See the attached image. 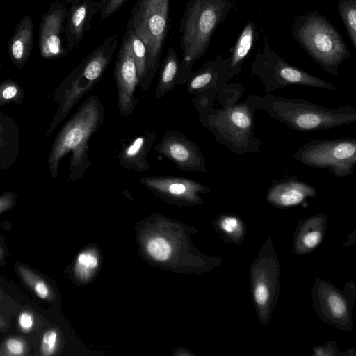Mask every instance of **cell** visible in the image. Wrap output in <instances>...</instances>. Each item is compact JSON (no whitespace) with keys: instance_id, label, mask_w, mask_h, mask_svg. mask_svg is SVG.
<instances>
[{"instance_id":"1","label":"cell","mask_w":356,"mask_h":356,"mask_svg":"<svg viewBox=\"0 0 356 356\" xmlns=\"http://www.w3.org/2000/svg\"><path fill=\"white\" fill-rule=\"evenodd\" d=\"M238 83H228L211 100H192L198 118L219 143L237 154L257 153L261 141L254 134L255 110Z\"/></svg>"},{"instance_id":"3","label":"cell","mask_w":356,"mask_h":356,"mask_svg":"<svg viewBox=\"0 0 356 356\" xmlns=\"http://www.w3.org/2000/svg\"><path fill=\"white\" fill-rule=\"evenodd\" d=\"M246 99L254 110L298 131H323L356 121V109L349 105L327 108L309 100L248 94Z\"/></svg>"},{"instance_id":"6","label":"cell","mask_w":356,"mask_h":356,"mask_svg":"<svg viewBox=\"0 0 356 356\" xmlns=\"http://www.w3.org/2000/svg\"><path fill=\"white\" fill-rule=\"evenodd\" d=\"M169 9L170 0H138L131 8L128 23L147 51L145 74L138 85L140 91L149 89L158 70L168 29Z\"/></svg>"},{"instance_id":"11","label":"cell","mask_w":356,"mask_h":356,"mask_svg":"<svg viewBox=\"0 0 356 356\" xmlns=\"http://www.w3.org/2000/svg\"><path fill=\"white\" fill-rule=\"evenodd\" d=\"M229 81L227 78L226 59L218 54L209 60L195 72L186 83V90L193 95L192 100H211Z\"/></svg>"},{"instance_id":"40","label":"cell","mask_w":356,"mask_h":356,"mask_svg":"<svg viewBox=\"0 0 356 356\" xmlns=\"http://www.w3.org/2000/svg\"><path fill=\"white\" fill-rule=\"evenodd\" d=\"M280 1H283V0H280Z\"/></svg>"},{"instance_id":"24","label":"cell","mask_w":356,"mask_h":356,"mask_svg":"<svg viewBox=\"0 0 356 356\" xmlns=\"http://www.w3.org/2000/svg\"><path fill=\"white\" fill-rule=\"evenodd\" d=\"M337 8L352 45L356 49V0H340Z\"/></svg>"},{"instance_id":"31","label":"cell","mask_w":356,"mask_h":356,"mask_svg":"<svg viewBox=\"0 0 356 356\" xmlns=\"http://www.w3.org/2000/svg\"><path fill=\"white\" fill-rule=\"evenodd\" d=\"M128 0H100L99 13L102 19H106L114 14Z\"/></svg>"},{"instance_id":"10","label":"cell","mask_w":356,"mask_h":356,"mask_svg":"<svg viewBox=\"0 0 356 356\" xmlns=\"http://www.w3.org/2000/svg\"><path fill=\"white\" fill-rule=\"evenodd\" d=\"M114 77L117 86V104L119 113L123 117H129L134 112L138 103L135 93L139 81L134 58L125 33L117 54Z\"/></svg>"},{"instance_id":"34","label":"cell","mask_w":356,"mask_h":356,"mask_svg":"<svg viewBox=\"0 0 356 356\" xmlns=\"http://www.w3.org/2000/svg\"><path fill=\"white\" fill-rule=\"evenodd\" d=\"M15 195L6 193L0 197V213L11 208L15 202Z\"/></svg>"},{"instance_id":"21","label":"cell","mask_w":356,"mask_h":356,"mask_svg":"<svg viewBox=\"0 0 356 356\" xmlns=\"http://www.w3.org/2000/svg\"><path fill=\"white\" fill-rule=\"evenodd\" d=\"M326 216L318 215L307 219L297 238V245L301 251L312 250L320 243L323 236L322 225Z\"/></svg>"},{"instance_id":"17","label":"cell","mask_w":356,"mask_h":356,"mask_svg":"<svg viewBox=\"0 0 356 356\" xmlns=\"http://www.w3.org/2000/svg\"><path fill=\"white\" fill-rule=\"evenodd\" d=\"M157 138L154 131H145L123 144L118 152L120 165L124 169L138 172L150 169L147 155Z\"/></svg>"},{"instance_id":"30","label":"cell","mask_w":356,"mask_h":356,"mask_svg":"<svg viewBox=\"0 0 356 356\" xmlns=\"http://www.w3.org/2000/svg\"><path fill=\"white\" fill-rule=\"evenodd\" d=\"M97 259L89 253H81L77 258L76 273L79 277H85L87 270L94 268L97 266Z\"/></svg>"},{"instance_id":"27","label":"cell","mask_w":356,"mask_h":356,"mask_svg":"<svg viewBox=\"0 0 356 356\" xmlns=\"http://www.w3.org/2000/svg\"><path fill=\"white\" fill-rule=\"evenodd\" d=\"M22 96L23 90L15 81L6 80L0 83V106L17 102Z\"/></svg>"},{"instance_id":"18","label":"cell","mask_w":356,"mask_h":356,"mask_svg":"<svg viewBox=\"0 0 356 356\" xmlns=\"http://www.w3.org/2000/svg\"><path fill=\"white\" fill-rule=\"evenodd\" d=\"M258 36L257 24L251 21L248 22L231 49L229 57L226 59L229 81L241 73L242 66L252 51Z\"/></svg>"},{"instance_id":"37","label":"cell","mask_w":356,"mask_h":356,"mask_svg":"<svg viewBox=\"0 0 356 356\" xmlns=\"http://www.w3.org/2000/svg\"><path fill=\"white\" fill-rule=\"evenodd\" d=\"M3 255H4L3 249L0 246V259H1L3 257Z\"/></svg>"},{"instance_id":"38","label":"cell","mask_w":356,"mask_h":356,"mask_svg":"<svg viewBox=\"0 0 356 356\" xmlns=\"http://www.w3.org/2000/svg\"><path fill=\"white\" fill-rule=\"evenodd\" d=\"M3 129L2 128V126L0 124V136L1 135V134L3 133Z\"/></svg>"},{"instance_id":"25","label":"cell","mask_w":356,"mask_h":356,"mask_svg":"<svg viewBox=\"0 0 356 356\" xmlns=\"http://www.w3.org/2000/svg\"><path fill=\"white\" fill-rule=\"evenodd\" d=\"M325 309L336 320H343L347 316L348 308L343 298L335 291H330L325 296Z\"/></svg>"},{"instance_id":"36","label":"cell","mask_w":356,"mask_h":356,"mask_svg":"<svg viewBox=\"0 0 356 356\" xmlns=\"http://www.w3.org/2000/svg\"><path fill=\"white\" fill-rule=\"evenodd\" d=\"M81 0H66V1L70 3V5L71 4H73V3H77L79 1H80Z\"/></svg>"},{"instance_id":"28","label":"cell","mask_w":356,"mask_h":356,"mask_svg":"<svg viewBox=\"0 0 356 356\" xmlns=\"http://www.w3.org/2000/svg\"><path fill=\"white\" fill-rule=\"evenodd\" d=\"M149 254L156 260L164 261L167 260L171 253L170 243L163 238L157 237L150 240L147 245Z\"/></svg>"},{"instance_id":"20","label":"cell","mask_w":356,"mask_h":356,"mask_svg":"<svg viewBox=\"0 0 356 356\" xmlns=\"http://www.w3.org/2000/svg\"><path fill=\"white\" fill-rule=\"evenodd\" d=\"M179 86H182L181 60L175 49L170 47L161 65L154 97L161 98Z\"/></svg>"},{"instance_id":"12","label":"cell","mask_w":356,"mask_h":356,"mask_svg":"<svg viewBox=\"0 0 356 356\" xmlns=\"http://www.w3.org/2000/svg\"><path fill=\"white\" fill-rule=\"evenodd\" d=\"M68 10L60 2L51 4L49 10L43 15L39 34V47L44 58H56L67 51L63 42L62 34Z\"/></svg>"},{"instance_id":"4","label":"cell","mask_w":356,"mask_h":356,"mask_svg":"<svg viewBox=\"0 0 356 356\" xmlns=\"http://www.w3.org/2000/svg\"><path fill=\"white\" fill-rule=\"evenodd\" d=\"M236 0H188L180 21L182 86L191 78L193 64L208 50L218 26L236 7Z\"/></svg>"},{"instance_id":"22","label":"cell","mask_w":356,"mask_h":356,"mask_svg":"<svg viewBox=\"0 0 356 356\" xmlns=\"http://www.w3.org/2000/svg\"><path fill=\"white\" fill-rule=\"evenodd\" d=\"M129 40L131 49L136 63L137 74L138 77V85L143 79L147 67V51L143 41L136 36L132 30L131 26L127 23L124 33Z\"/></svg>"},{"instance_id":"7","label":"cell","mask_w":356,"mask_h":356,"mask_svg":"<svg viewBox=\"0 0 356 356\" xmlns=\"http://www.w3.org/2000/svg\"><path fill=\"white\" fill-rule=\"evenodd\" d=\"M250 74L260 80L267 92L299 85L334 90L337 88L284 60L270 44L264 43L251 63Z\"/></svg>"},{"instance_id":"39","label":"cell","mask_w":356,"mask_h":356,"mask_svg":"<svg viewBox=\"0 0 356 356\" xmlns=\"http://www.w3.org/2000/svg\"><path fill=\"white\" fill-rule=\"evenodd\" d=\"M1 299V293H0V300Z\"/></svg>"},{"instance_id":"26","label":"cell","mask_w":356,"mask_h":356,"mask_svg":"<svg viewBox=\"0 0 356 356\" xmlns=\"http://www.w3.org/2000/svg\"><path fill=\"white\" fill-rule=\"evenodd\" d=\"M28 345L24 339L18 337L7 338L0 348V355L22 356L26 355Z\"/></svg>"},{"instance_id":"35","label":"cell","mask_w":356,"mask_h":356,"mask_svg":"<svg viewBox=\"0 0 356 356\" xmlns=\"http://www.w3.org/2000/svg\"><path fill=\"white\" fill-rule=\"evenodd\" d=\"M8 325L5 319L0 315V330L4 331L7 330Z\"/></svg>"},{"instance_id":"8","label":"cell","mask_w":356,"mask_h":356,"mask_svg":"<svg viewBox=\"0 0 356 356\" xmlns=\"http://www.w3.org/2000/svg\"><path fill=\"white\" fill-rule=\"evenodd\" d=\"M293 157L303 165L325 169L336 177L354 172L356 138L318 139L301 146Z\"/></svg>"},{"instance_id":"16","label":"cell","mask_w":356,"mask_h":356,"mask_svg":"<svg viewBox=\"0 0 356 356\" xmlns=\"http://www.w3.org/2000/svg\"><path fill=\"white\" fill-rule=\"evenodd\" d=\"M316 193L312 186L299 180L297 176H292L274 181L267 191L266 198L270 204L283 208L298 205Z\"/></svg>"},{"instance_id":"15","label":"cell","mask_w":356,"mask_h":356,"mask_svg":"<svg viewBox=\"0 0 356 356\" xmlns=\"http://www.w3.org/2000/svg\"><path fill=\"white\" fill-rule=\"evenodd\" d=\"M99 1H96L81 0L71 4L64 28L68 51L79 45L84 33L90 29L94 15L99 12Z\"/></svg>"},{"instance_id":"2","label":"cell","mask_w":356,"mask_h":356,"mask_svg":"<svg viewBox=\"0 0 356 356\" xmlns=\"http://www.w3.org/2000/svg\"><path fill=\"white\" fill-rule=\"evenodd\" d=\"M105 108L95 95H90L60 129L54 140L48 164L53 177H56L61 159L72 152L70 161V179H81L92 165L88 156V141L102 125Z\"/></svg>"},{"instance_id":"13","label":"cell","mask_w":356,"mask_h":356,"mask_svg":"<svg viewBox=\"0 0 356 356\" xmlns=\"http://www.w3.org/2000/svg\"><path fill=\"white\" fill-rule=\"evenodd\" d=\"M139 182L159 195L189 202H198L199 193L210 191L200 181L178 176H146L140 177Z\"/></svg>"},{"instance_id":"9","label":"cell","mask_w":356,"mask_h":356,"mask_svg":"<svg viewBox=\"0 0 356 356\" xmlns=\"http://www.w3.org/2000/svg\"><path fill=\"white\" fill-rule=\"evenodd\" d=\"M154 149L165 157L180 170L207 172L206 157L199 145L181 131L167 130Z\"/></svg>"},{"instance_id":"29","label":"cell","mask_w":356,"mask_h":356,"mask_svg":"<svg viewBox=\"0 0 356 356\" xmlns=\"http://www.w3.org/2000/svg\"><path fill=\"white\" fill-rule=\"evenodd\" d=\"M58 343V333L55 330H49L42 336L40 353L44 356L52 355L56 350Z\"/></svg>"},{"instance_id":"14","label":"cell","mask_w":356,"mask_h":356,"mask_svg":"<svg viewBox=\"0 0 356 356\" xmlns=\"http://www.w3.org/2000/svg\"><path fill=\"white\" fill-rule=\"evenodd\" d=\"M277 261L259 257L252 269V284L255 303L261 313L273 305L277 278Z\"/></svg>"},{"instance_id":"19","label":"cell","mask_w":356,"mask_h":356,"mask_svg":"<svg viewBox=\"0 0 356 356\" xmlns=\"http://www.w3.org/2000/svg\"><path fill=\"white\" fill-rule=\"evenodd\" d=\"M33 38V22L29 15L25 16L17 24L9 40V54L14 65L21 68L30 56Z\"/></svg>"},{"instance_id":"23","label":"cell","mask_w":356,"mask_h":356,"mask_svg":"<svg viewBox=\"0 0 356 356\" xmlns=\"http://www.w3.org/2000/svg\"><path fill=\"white\" fill-rule=\"evenodd\" d=\"M17 270L26 284L38 297L47 300L51 298V289L42 277L22 265L17 266Z\"/></svg>"},{"instance_id":"32","label":"cell","mask_w":356,"mask_h":356,"mask_svg":"<svg viewBox=\"0 0 356 356\" xmlns=\"http://www.w3.org/2000/svg\"><path fill=\"white\" fill-rule=\"evenodd\" d=\"M220 225L225 233L234 234L239 229L241 222L235 216H226L222 218Z\"/></svg>"},{"instance_id":"5","label":"cell","mask_w":356,"mask_h":356,"mask_svg":"<svg viewBox=\"0 0 356 356\" xmlns=\"http://www.w3.org/2000/svg\"><path fill=\"white\" fill-rule=\"evenodd\" d=\"M291 31L303 51L332 75L338 76L339 66L351 56L341 33L317 11L297 16Z\"/></svg>"},{"instance_id":"33","label":"cell","mask_w":356,"mask_h":356,"mask_svg":"<svg viewBox=\"0 0 356 356\" xmlns=\"http://www.w3.org/2000/svg\"><path fill=\"white\" fill-rule=\"evenodd\" d=\"M18 325L25 333L30 332L34 325V316L29 311H23L18 316Z\"/></svg>"}]
</instances>
